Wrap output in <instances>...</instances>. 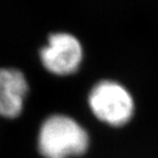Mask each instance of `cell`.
I'll return each mask as SVG.
<instances>
[{
  "mask_svg": "<svg viewBox=\"0 0 158 158\" xmlns=\"http://www.w3.org/2000/svg\"><path fill=\"white\" fill-rule=\"evenodd\" d=\"M30 85L24 73L15 67L0 66V118L15 120L23 113Z\"/></svg>",
  "mask_w": 158,
  "mask_h": 158,
  "instance_id": "cell-4",
  "label": "cell"
},
{
  "mask_svg": "<svg viewBox=\"0 0 158 158\" xmlns=\"http://www.w3.org/2000/svg\"><path fill=\"white\" fill-rule=\"evenodd\" d=\"M88 104L94 118L112 127H120L131 121L135 111L132 94L122 84L103 79L91 88Z\"/></svg>",
  "mask_w": 158,
  "mask_h": 158,
  "instance_id": "cell-2",
  "label": "cell"
},
{
  "mask_svg": "<svg viewBox=\"0 0 158 158\" xmlns=\"http://www.w3.org/2000/svg\"><path fill=\"white\" fill-rule=\"evenodd\" d=\"M43 68L55 76H70L79 70L84 47L78 37L68 32H54L39 52Z\"/></svg>",
  "mask_w": 158,
  "mask_h": 158,
  "instance_id": "cell-3",
  "label": "cell"
},
{
  "mask_svg": "<svg viewBox=\"0 0 158 158\" xmlns=\"http://www.w3.org/2000/svg\"><path fill=\"white\" fill-rule=\"evenodd\" d=\"M90 137L87 130L66 114L48 115L37 131L36 147L43 158H74L85 155Z\"/></svg>",
  "mask_w": 158,
  "mask_h": 158,
  "instance_id": "cell-1",
  "label": "cell"
}]
</instances>
